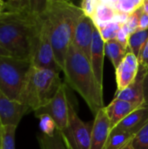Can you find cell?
I'll return each mask as SVG.
<instances>
[{
  "label": "cell",
  "mask_w": 148,
  "mask_h": 149,
  "mask_svg": "<svg viewBox=\"0 0 148 149\" xmlns=\"http://www.w3.org/2000/svg\"><path fill=\"white\" fill-rule=\"evenodd\" d=\"M119 17L120 15L112 5L111 0H99L98 6L92 17V20L96 26L113 21H119Z\"/></svg>",
  "instance_id": "17"
},
{
  "label": "cell",
  "mask_w": 148,
  "mask_h": 149,
  "mask_svg": "<svg viewBox=\"0 0 148 149\" xmlns=\"http://www.w3.org/2000/svg\"><path fill=\"white\" fill-rule=\"evenodd\" d=\"M105 52L106 56L108 57L114 69L116 70L126 57L128 50L123 46L117 39H113L105 42Z\"/></svg>",
  "instance_id": "18"
},
{
  "label": "cell",
  "mask_w": 148,
  "mask_h": 149,
  "mask_svg": "<svg viewBox=\"0 0 148 149\" xmlns=\"http://www.w3.org/2000/svg\"><path fill=\"white\" fill-rule=\"evenodd\" d=\"M98 3H99V0H84L81 2L80 8L82 9L85 15L90 17L92 19Z\"/></svg>",
  "instance_id": "28"
},
{
  "label": "cell",
  "mask_w": 148,
  "mask_h": 149,
  "mask_svg": "<svg viewBox=\"0 0 148 149\" xmlns=\"http://www.w3.org/2000/svg\"><path fill=\"white\" fill-rule=\"evenodd\" d=\"M73 97L69 86L63 82L55 97L46 106L36 110L34 114L37 118L41 115L50 116L56 123L58 130L62 132L68 125L70 105Z\"/></svg>",
  "instance_id": "7"
},
{
  "label": "cell",
  "mask_w": 148,
  "mask_h": 149,
  "mask_svg": "<svg viewBox=\"0 0 148 149\" xmlns=\"http://www.w3.org/2000/svg\"><path fill=\"white\" fill-rule=\"evenodd\" d=\"M95 24L93 20L90 17L83 14L75 28L72 43V45L79 48L89 60Z\"/></svg>",
  "instance_id": "9"
},
{
  "label": "cell",
  "mask_w": 148,
  "mask_h": 149,
  "mask_svg": "<svg viewBox=\"0 0 148 149\" xmlns=\"http://www.w3.org/2000/svg\"><path fill=\"white\" fill-rule=\"evenodd\" d=\"M4 3L5 2L4 1H2L0 0V16L2 15V13L3 12V9H4Z\"/></svg>",
  "instance_id": "35"
},
{
  "label": "cell",
  "mask_w": 148,
  "mask_h": 149,
  "mask_svg": "<svg viewBox=\"0 0 148 149\" xmlns=\"http://www.w3.org/2000/svg\"><path fill=\"white\" fill-rule=\"evenodd\" d=\"M111 130L110 120L103 108L94 116L90 149L106 148Z\"/></svg>",
  "instance_id": "13"
},
{
  "label": "cell",
  "mask_w": 148,
  "mask_h": 149,
  "mask_svg": "<svg viewBox=\"0 0 148 149\" xmlns=\"http://www.w3.org/2000/svg\"><path fill=\"white\" fill-rule=\"evenodd\" d=\"M148 39V30L145 31H137L132 33L128 38V52L133 53L136 57L139 58L141 50L143 49L145 44Z\"/></svg>",
  "instance_id": "21"
},
{
  "label": "cell",
  "mask_w": 148,
  "mask_h": 149,
  "mask_svg": "<svg viewBox=\"0 0 148 149\" xmlns=\"http://www.w3.org/2000/svg\"><path fill=\"white\" fill-rule=\"evenodd\" d=\"M139 30H140V31L148 30V14L144 11V10H143V12L140 18Z\"/></svg>",
  "instance_id": "31"
},
{
  "label": "cell",
  "mask_w": 148,
  "mask_h": 149,
  "mask_svg": "<svg viewBox=\"0 0 148 149\" xmlns=\"http://www.w3.org/2000/svg\"><path fill=\"white\" fill-rule=\"evenodd\" d=\"M105 41L102 38L97 26L95 25L93 39L91 48L90 63L95 77L103 88V79H104V59H105Z\"/></svg>",
  "instance_id": "14"
},
{
  "label": "cell",
  "mask_w": 148,
  "mask_h": 149,
  "mask_svg": "<svg viewBox=\"0 0 148 149\" xmlns=\"http://www.w3.org/2000/svg\"><path fill=\"white\" fill-rule=\"evenodd\" d=\"M138 58H139L140 65L148 70V39L147 43L145 44L143 49L141 50Z\"/></svg>",
  "instance_id": "30"
},
{
  "label": "cell",
  "mask_w": 148,
  "mask_h": 149,
  "mask_svg": "<svg viewBox=\"0 0 148 149\" xmlns=\"http://www.w3.org/2000/svg\"><path fill=\"white\" fill-rule=\"evenodd\" d=\"M135 136V134L126 132H111L105 149H122L133 142Z\"/></svg>",
  "instance_id": "20"
},
{
  "label": "cell",
  "mask_w": 148,
  "mask_h": 149,
  "mask_svg": "<svg viewBox=\"0 0 148 149\" xmlns=\"http://www.w3.org/2000/svg\"><path fill=\"white\" fill-rule=\"evenodd\" d=\"M122 149H136V148L133 146V144H132V142H131V143H129L128 145H126V147H124Z\"/></svg>",
  "instance_id": "37"
},
{
  "label": "cell",
  "mask_w": 148,
  "mask_h": 149,
  "mask_svg": "<svg viewBox=\"0 0 148 149\" xmlns=\"http://www.w3.org/2000/svg\"><path fill=\"white\" fill-rule=\"evenodd\" d=\"M139 70L140 62L138 57L128 52L120 65L115 70L117 92L122 91L127 87L137 77Z\"/></svg>",
  "instance_id": "11"
},
{
  "label": "cell",
  "mask_w": 148,
  "mask_h": 149,
  "mask_svg": "<svg viewBox=\"0 0 148 149\" xmlns=\"http://www.w3.org/2000/svg\"><path fill=\"white\" fill-rule=\"evenodd\" d=\"M144 99L146 106L148 107V70L144 79Z\"/></svg>",
  "instance_id": "32"
},
{
  "label": "cell",
  "mask_w": 148,
  "mask_h": 149,
  "mask_svg": "<svg viewBox=\"0 0 148 149\" xmlns=\"http://www.w3.org/2000/svg\"><path fill=\"white\" fill-rule=\"evenodd\" d=\"M131 35V32L130 31L128 30V28L126 26V24L123 23L118 34H117V37H116V39L123 45L125 46L126 48H127V45H128V38H129V36ZM128 50V49H127Z\"/></svg>",
  "instance_id": "29"
},
{
  "label": "cell",
  "mask_w": 148,
  "mask_h": 149,
  "mask_svg": "<svg viewBox=\"0 0 148 149\" xmlns=\"http://www.w3.org/2000/svg\"><path fill=\"white\" fill-rule=\"evenodd\" d=\"M38 141L40 149H68L59 130H57L53 136L41 133L38 135Z\"/></svg>",
  "instance_id": "19"
},
{
  "label": "cell",
  "mask_w": 148,
  "mask_h": 149,
  "mask_svg": "<svg viewBox=\"0 0 148 149\" xmlns=\"http://www.w3.org/2000/svg\"><path fill=\"white\" fill-rule=\"evenodd\" d=\"M123 23H120L119 21H113L110 22L102 25L97 26L102 38L104 39L105 42H107L109 40L116 39L117 34L121 27Z\"/></svg>",
  "instance_id": "23"
},
{
  "label": "cell",
  "mask_w": 148,
  "mask_h": 149,
  "mask_svg": "<svg viewBox=\"0 0 148 149\" xmlns=\"http://www.w3.org/2000/svg\"><path fill=\"white\" fill-rule=\"evenodd\" d=\"M39 119V127L42 134L47 136H53L56 131L58 130L56 123L54 120L48 115H41Z\"/></svg>",
  "instance_id": "25"
},
{
  "label": "cell",
  "mask_w": 148,
  "mask_h": 149,
  "mask_svg": "<svg viewBox=\"0 0 148 149\" xmlns=\"http://www.w3.org/2000/svg\"><path fill=\"white\" fill-rule=\"evenodd\" d=\"M0 56H11L10 52L0 44ZM12 57V56H11Z\"/></svg>",
  "instance_id": "33"
},
{
  "label": "cell",
  "mask_w": 148,
  "mask_h": 149,
  "mask_svg": "<svg viewBox=\"0 0 148 149\" xmlns=\"http://www.w3.org/2000/svg\"><path fill=\"white\" fill-rule=\"evenodd\" d=\"M143 10L145 12H147L148 14V0H144V3H143Z\"/></svg>",
  "instance_id": "34"
},
{
  "label": "cell",
  "mask_w": 148,
  "mask_h": 149,
  "mask_svg": "<svg viewBox=\"0 0 148 149\" xmlns=\"http://www.w3.org/2000/svg\"><path fill=\"white\" fill-rule=\"evenodd\" d=\"M62 72L65 76L64 82L81 96L92 115L96 116L106 107L103 88L95 77L90 60L73 45L67 52Z\"/></svg>",
  "instance_id": "2"
},
{
  "label": "cell",
  "mask_w": 148,
  "mask_h": 149,
  "mask_svg": "<svg viewBox=\"0 0 148 149\" xmlns=\"http://www.w3.org/2000/svg\"><path fill=\"white\" fill-rule=\"evenodd\" d=\"M44 17L48 25L55 58L61 72L79 18L84 14L80 6L65 0H46Z\"/></svg>",
  "instance_id": "3"
},
{
  "label": "cell",
  "mask_w": 148,
  "mask_h": 149,
  "mask_svg": "<svg viewBox=\"0 0 148 149\" xmlns=\"http://www.w3.org/2000/svg\"><path fill=\"white\" fill-rule=\"evenodd\" d=\"M31 111L24 104L9 99L0 90V120L3 126L17 127L21 119Z\"/></svg>",
  "instance_id": "10"
},
{
  "label": "cell",
  "mask_w": 148,
  "mask_h": 149,
  "mask_svg": "<svg viewBox=\"0 0 148 149\" xmlns=\"http://www.w3.org/2000/svg\"><path fill=\"white\" fill-rule=\"evenodd\" d=\"M17 127L3 126L2 129V149H15V133Z\"/></svg>",
  "instance_id": "24"
},
{
  "label": "cell",
  "mask_w": 148,
  "mask_h": 149,
  "mask_svg": "<svg viewBox=\"0 0 148 149\" xmlns=\"http://www.w3.org/2000/svg\"><path fill=\"white\" fill-rule=\"evenodd\" d=\"M93 121H83L77 113L75 97L71 101L69 120L66 128L61 132L68 149H90Z\"/></svg>",
  "instance_id": "6"
},
{
  "label": "cell",
  "mask_w": 148,
  "mask_h": 149,
  "mask_svg": "<svg viewBox=\"0 0 148 149\" xmlns=\"http://www.w3.org/2000/svg\"><path fill=\"white\" fill-rule=\"evenodd\" d=\"M111 3L119 15L128 17L143 5L144 0H111Z\"/></svg>",
  "instance_id": "22"
},
{
  "label": "cell",
  "mask_w": 148,
  "mask_h": 149,
  "mask_svg": "<svg viewBox=\"0 0 148 149\" xmlns=\"http://www.w3.org/2000/svg\"><path fill=\"white\" fill-rule=\"evenodd\" d=\"M45 3L46 0L5 2L0 16V44L12 57L31 60Z\"/></svg>",
  "instance_id": "1"
},
{
  "label": "cell",
  "mask_w": 148,
  "mask_h": 149,
  "mask_svg": "<svg viewBox=\"0 0 148 149\" xmlns=\"http://www.w3.org/2000/svg\"><path fill=\"white\" fill-rule=\"evenodd\" d=\"M31 67V62L30 60L11 56H0V90L9 99L19 100L21 91Z\"/></svg>",
  "instance_id": "5"
},
{
  "label": "cell",
  "mask_w": 148,
  "mask_h": 149,
  "mask_svg": "<svg viewBox=\"0 0 148 149\" xmlns=\"http://www.w3.org/2000/svg\"><path fill=\"white\" fill-rule=\"evenodd\" d=\"M142 12H143V5L140 9H138L136 11H134L133 14L129 15L126 21L124 23L126 24V26L128 28V30L130 31L131 34L139 31L140 18Z\"/></svg>",
  "instance_id": "27"
},
{
  "label": "cell",
  "mask_w": 148,
  "mask_h": 149,
  "mask_svg": "<svg viewBox=\"0 0 148 149\" xmlns=\"http://www.w3.org/2000/svg\"><path fill=\"white\" fill-rule=\"evenodd\" d=\"M2 129H3V125H2L1 120H0V149H2V148H1V145H2Z\"/></svg>",
  "instance_id": "36"
},
{
  "label": "cell",
  "mask_w": 148,
  "mask_h": 149,
  "mask_svg": "<svg viewBox=\"0 0 148 149\" xmlns=\"http://www.w3.org/2000/svg\"><path fill=\"white\" fill-rule=\"evenodd\" d=\"M31 61V65L34 67L51 69L58 72H61L55 58L48 25L44 13Z\"/></svg>",
  "instance_id": "8"
},
{
  "label": "cell",
  "mask_w": 148,
  "mask_h": 149,
  "mask_svg": "<svg viewBox=\"0 0 148 149\" xmlns=\"http://www.w3.org/2000/svg\"><path fill=\"white\" fill-rule=\"evenodd\" d=\"M148 123V107L143 106L128 115L111 132H126L135 135Z\"/></svg>",
  "instance_id": "16"
},
{
  "label": "cell",
  "mask_w": 148,
  "mask_h": 149,
  "mask_svg": "<svg viewBox=\"0 0 148 149\" xmlns=\"http://www.w3.org/2000/svg\"><path fill=\"white\" fill-rule=\"evenodd\" d=\"M147 72V69L140 65V70L135 79L122 91L116 92L114 99H120L140 107L146 106L144 99V79Z\"/></svg>",
  "instance_id": "12"
},
{
  "label": "cell",
  "mask_w": 148,
  "mask_h": 149,
  "mask_svg": "<svg viewBox=\"0 0 148 149\" xmlns=\"http://www.w3.org/2000/svg\"><path fill=\"white\" fill-rule=\"evenodd\" d=\"M132 144L136 149H148V123L137 134Z\"/></svg>",
  "instance_id": "26"
},
{
  "label": "cell",
  "mask_w": 148,
  "mask_h": 149,
  "mask_svg": "<svg viewBox=\"0 0 148 149\" xmlns=\"http://www.w3.org/2000/svg\"><path fill=\"white\" fill-rule=\"evenodd\" d=\"M140 107V106L132 104L130 102L120 99H113L107 107H104L105 112L110 120L111 129L113 130V128H115L128 115H130Z\"/></svg>",
  "instance_id": "15"
},
{
  "label": "cell",
  "mask_w": 148,
  "mask_h": 149,
  "mask_svg": "<svg viewBox=\"0 0 148 149\" xmlns=\"http://www.w3.org/2000/svg\"><path fill=\"white\" fill-rule=\"evenodd\" d=\"M62 84L58 72L31 65L18 101L34 113L46 106L55 97Z\"/></svg>",
  "instance_id": "4"
}]
</instances>
